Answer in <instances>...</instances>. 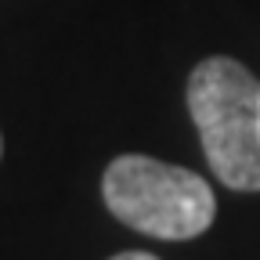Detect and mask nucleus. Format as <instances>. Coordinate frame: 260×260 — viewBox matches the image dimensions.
I'll use <instances>...</instances> for the list:
<instances>
[{
	"label": "nucleus",
	"mask_w": 260,
	"mask_h": 260,
	"mask_svg": "<svg viewBox=\"0 0 260 260\" xmlns=\"http://www.w3.org/2000/svg\"><path fill=\"white\" fill-rule=\"evenodd\" d=\"M105 206L126 228L152 239H195L217 217L213 188L184 167L148 155H119L102 177Z\"/></svg>",
	"instance_id": "obj_2"
},
{
	"label": "nucleus",
	"mask_w": 260,
	"mask_h": 260,
	"mask_svg": "<svg viewBox=\"0 0 260 260\" xmlns=\"http://www.w3.org/2000/svg\"><path fill=\"white\" fill-rule=\"evenodd\" d=\"M112 260H159V256H152V253H119Z\"/></svg>",
	"instance_id": "obj_3"
},
{
	"label": "nucleus",
	"mask_w": 260,
	"mask_h": 260,
	"mask_svg": "<svg viewBox=\"0 0 260 260\" xmlns=\"http://www.w3.org/2000/svg\"><path fill=\"white\" fill-rule=\"evenodd\" d=\"M0 155H4V138H0Z\"/></svg>",
	"instance_id": "obj_4"
},
{
	"label": "nucleus",
	"mask_w": 260,
	"mask_h": 260,
	"mask_svg": "<svg viewBox=\"0 0 260 260\" xmlns=\"http://www.w3.org/2000/svg\"><path fill=\"white\" fill-rule=\"evenodd\" d=\"M188 112L210 170L235 191H260V83L235 58H206L188 76Z\"/></svg>",
	"instance_id": "obj_1"
}]
</instances>
